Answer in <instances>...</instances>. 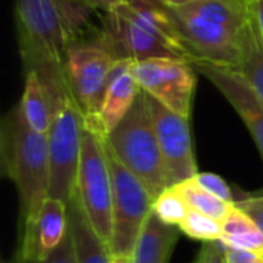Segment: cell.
I'll list each match as a JSON object with an SVG mask.
<instances>
[{"instance_id": "31", "label": "cell", "mask_w": 263, "mask_h": 263, "mask_svg": "<svg viewBox=\"0 0 263 263\" xmlns=\"http://www.w3.org/2000/svg\"><path fill=\"white\" fill-rule=\"evenodd\" d=\"M109 263H133L131 256H119V254H111Z\"/></svg>"}, {"instance_id": "6", "label": "cell", "mask_w": 263, "mask_h": 263, "mask_svg": "<svg viewBox=\"0 0 263 263\" xmlns=\"http://www.w3.org/2000/svg\"><path fill=\"white\" fill-rule=\"evenodd\" d=\"M76 194L92 228L109 247L112 237V176L105 137L85 123Z\"/></svg>"}, {"instance_id": "21", "label": "cell", "mask_w": 263, "mask_h": 263, "mask_svg": "<svg viewBox=\"0 0 263 263\" xmlns=\"http://www.w3.org/2000/svg\"><path fill=\"white\" fill-rule=\"evenodd\" d=\"M179 230L190 239L200 240L203 243L220 242L223 237L222 222H219L203 213L191 210V208H190L185 220L179 225Z\"/></svg>"}, {"instance_id": "35", "label": "cell", "mask_w": 263, "mask_h": 263, "mask_svg": "<svg viewBox=\"0 0 263 263\" xmlns=\"http://www.w3.org/2000/svg\"><path fill=\"white\" fill-rule=\"evenodd\" d=\"M23 263H28V262H26V260H25V259H23Z\"/></svg>"}, {"instance_id": "1", "label": "cell", "mask_w": 263, "mask_h": 263, "mask_svg": "<svg viewBox=\"0 0 263 263\" xmlns=\"http://www.w3.org/2000/svg\"><path fill=\"white\" fill-rule=\"evenodd\" d=\"M100 34L117 59L179 57L194 65L166 6L160 0H129L100 17Z\"/></svg>"}, {"instance_id": "13", "label": "cell", "mask_w": 263, "mask_h": 263, "mask_svg": "<svg viewBox=\"0 0 263 263\" xmlns=\"http://www.w3.org/2000/svg\"><path fill=\"white\" fill-rule=\"evenodd\" d=\"M69 230L68 205L48 197L40 210L20 227L18 253L28 263L46 259L65 239Z\"/></svg>"}, {"instance_id": "4", "label": "cell", "mask_w": 263, "mask_h": 263, "mask_svg": "<svg viewBox=\"0 0 263 263\" xmlns=\"http://www.w3.org/2000/svg\"><path fill=\"white\" fill-rule=\"evenodd\" d=\"M119 60L100 31L91 39L82 37L68 46L63 63L65 85L86 125L96 123L109 76Z\"/></svg>"}, {"instance_id": "22", "label": "cell", "mask_w": 263, "mask_h": 263, "mask_svg": "<svg viewBox=\"0 0 263 263\" xmlns=\"http://www.w3.org/2000/svg\"><path fill=\"white\" fill-rule=\"evenodd\" d=\"M190 211L188 203L180 196V193L174 188V185L168 186L163 193H160L153 203V213L166 225L177 227L185 220Z\"/></svg>"}, {"instance_id": "9", "label": "cell", "mask_w": 263, "mask_h": 263, "mask_svg": "<svg viewBox=\"0 0 263 263\" xmlns=\"http://www.w3.org/2000/svg\"><path fill=\"white\" fill-rule=\"evenodd\" d=\"M166 11L188 46L194 65L211 63L233 69L237 68L240 59V31H234L188 6H166Z\"/></svg>"}, {"instance_id": "14", "label": "cell", "mask_w": 263, "mask_h": 263, "mask_svg": "<svg viewBox=\"0 0 263 263\" xmlns=\"http://www.w3.org/2000/svg\"><path fill=\"white\" fill-rule=\"evenodd\" d=\"M133 62L134 60L129 59H120L116 63L109 76V82L96 123L86 125L83 122L86 126L96 129L102 136L109 134L120 123V120L133 108L140 92V86L133 74Z\"/></svg>"}, {"instance_id": "2", "label": "cell", "mask_w": 263, "mask_h": 263, "mask_svg": "<svg viewBox=\"0 0 263 263\" xmlns=\"http://www.w3.org/2000/svg\"><path fill=\"white\" fill-rule=\"evenodd\" d=\"M0 159L3 173L18 194L22 227L49 197V154L48 134L37 133L28 125L18 103L3 116Z\"/></svg>"}, {"instance_id": "18", "label": "cell", "mask_w": 263, "mask_h": 263, "mask_svg": "<svg viewBox=\"0 0 263 263\" xmlns=\"http://www.w3.org/2000/svg\"><path fill=\"white\" fill-rule=\"evenodd\" d=\"M263 100V37L257 20L248 8V17L240 29V59L236 68Z\"/></svg>"}, {"instance_id": "19", "label": "cell", "mask_w": 263, "mask_h": 263, "mask_svg": "<svg viewBox=\"0 0 263 263\" xmlns=\"http://www.w3.org/2000/svg\"><path fill=\"white\" fill-rule=\"evenodd\" d=\"M223 237L222 243L256 253L263 257V233L257 223L236 205L222 222Z\"/></svg>"}, {"instance_id": "26", "label": "cell", "mask_w": 263, "mask_h": 263, "mask_svg": "<svg viewBox=\"0 0 263 263\" xmlns=\"http://www.w3.org/2000/svg\"><path fill=\"white\" fill-rule=\"evenodd\" d=\"M222 243V242H220ZM223 247V253H225V262L227 263H263V257L247 251V250H240L227 243H222Z\"/></svg>"}, {"instance_id": "16", "label": "cell", "mask_w": 263, "mask_h": 263, "mask_svg": "<svg viewBox=\"0 0 263 263\" xmlns=\"http://www.w3.org/2000/svg\"><path fill=\"white\" fill-rule=\"evenodd\" d=\"M180 230L149 214L133 251V263H170Z\"/></svg>"}, {"instance_id": "3", "label": "cell", "mask_w": 263, "mask_h": 263, "mask_svg": "<svg viewBox=\"0 0 263 263\" xmlns=\"http://www.w3.org/2000/svg\"><path fill=\"white\" fill-rule=\"evenodd\" d=\"M103 137L114 156L145 183L154 199L171 186L145 91L140 89L128 114Z\"/></svg>"}, {"instance_id": "25", "label": "cell", "mask_w": 263, "mask_h": 263, "mask_svg": "<svg viewBox=\"0 0 263 263\" xmlns=\"http://www.w3.org/2000/svg\"><path fill=\"white\" fill-rule=\"evenodd\" d=\"M234 205L247 213L262 230L263 233V196H254V197H247L242 200H234Z\"/></svg>"}, {"instance_id": "28", "label": "cell", "mask_w": 263, "mask_h": 263, "mask_svg": "<svg viewBox=\"0 0 263 263\" xmlns=\"http://www.w3.org/2000/svg\"><path fill=\"white\" fill-rule=\"evenodd\" d=\"M91 9L96 11H103V12H109L117 9L119 6L128 3L129 0H83Z\"/></svg>"}, {"instance_id": "7", "label": "cell", "mask_w": 263, "mask_h": 263, "mask_svg": "<svg viewBox=\"0 0 263 263\" xmlns=\"http://www.w3.org/2000/svg\"><path fill=\"white\" fill-rule=\"evenodd\" d=\"M106 145V142H105ZM112 176V237L111 254L133 256L145 222L153 213L154 197L145 183L129 171L106 145Z\"/></svg>"}, {"instance_id": "33", "label": "cell", "mask_w": 263, "mask_h": 263, "mask_svg": "<svg viewBox=\"0 0 263 263\" xmlns=\"http://www.w3.org/2000/svg\"><path fill=\"white\" fill-rule=\"evenodd\" d=\"M193 263H200V260H199V257H197V259H196V260H194V262Z\"/></svg>"}, {"instance_id": "30", "label": "cell", "mask_w": 263, "mask_h": 263, "mask_svg": "<svg viewBox=\"0 0 263 263\" xmlns=\"http://www.w3.org/2000/svg\"><path fill=\"white\" fill-rule=\"evenodd\" d=\"M162 3H165L166 6H173V8H182V6H188L197 0H160Z\"/></svg>"}, {"instance_id": "24", "label": "cell", "mask_w": 263, "mask_h": 263, "mask_svg": "<svg viewBox=\"0 0 263 263\" xmlns=\"http://www.w3.org/2000/svg\"><path fill=\"white\" fill-rule=\"evenodd\" d=\"M35 263H77L71 230H68V233H66L65 239L62 240V243L46 259Z\"/></svg>"}, {"instance_id": "20", "label": "cell", "mask_w": 263, "mask_h": 263, "mask_svg": "<svg viewBox=\"0 0 263 263\" xmlns=\"http://www.w3.org/2000/svg\"><path fill=\"white\" fill-rule=\"evenodd\" d=\"M174 188L180 193V196L185 199V202L191 210L203 213L219 222H223L231 213V210L234 208V203L227 202L214 196L213 193L206 191L194 179H188L180 183H176Z\"/></svg>"}, {"instance_id": "32", "label": "cell", "mask_w": 263, "mask_h": 263, "mask_svg": "<svg viewBox=\"0 0 263 263\" xmlns=\"http://www.w3.org/2000/svg\"><path fill=\"white\" fill-rule=\"evenodd\" d=\"M233 2H240V3H247L245 0H233Z\"/></svg>"}, {"instance_id": "11", "label": "cell", "mask_w": 263, "mask_h": 263, "mask_svg": "<svg viewBox=\"0 0 263 263\" xmlns=\"http://www.w3.org/2000/svg\"><path fill=\"white\" fill-rule=\"evenodd\" d=\"M156 137L163 156L171 185L193 179L197 174L190 117L180 116L146 94Z\"/></svg>"}, {"instance_id": "29", "label": "cell", "mask_w": 263, "mask_h": 263, "mask_svg": "<svg viewBox=\"0 0 263 263\" xmlns=\"http://www.w3.org/2000/svg\"><path fill=\"white\" fill-rule=\"evenodd\" d=\"M248 8L251 9L253 15L256 17L257 25H259V29H260L263 37V0H253V2H250L248 3Z\"/></svg>"}, {"instance_id": "10", "label": "cell", "mask_w": 263, "mask_h": 263, "mask_svg": "<svg viewBox=\"0 0 263 263\" xmlns=\"http://www.w3.org/2000/svg\"><path fill=\"white\" fill-rule=\"evenodd\" d=\"M196 72L191 62L179 57H153L133 62V74L140 89L185 117H191Z\"/></svg>"}, {"instance_id": "17", "label": "cell", "mask_w": 263, "mask_h": 263, "mask_svg": "<svg viewBox=\"0 0 263 263\" xmlns=\"http://www.w3.org/2000/svg\"><path fill=\"white\" fill-rule=\"evenodd\" d=\"M18 106L34 131L48 134L57 111V103L37 71H25V86Z\"/></svg>"}, {"instance_id": "5", "label": "cell", "mask_w": 263, "mask_h": 263, "mask_svg": "<svg viewBox=\"0 0 263 263\" xmlns=\"http://www.w3.org/2000/svg\"><path fill=\"white\" fill-rule=\"evenodd\" d=\"M14 11L25 71L40 74L59 106L68 94L63 77L65 54L60 52L54 42L42 0H14Z\"/></svg>"}, {"instance_id": "8", "label": "cell", "mask_w": 263, "mask_h": 263, "mask_svg": "<svg viewBox=\"0 0 263 263\" xmlns=\"http://www.w3.org/2000/svg\"><path fill=\"white\" fill-rule=\"evenodd\" d=\"M83 116L69 92L57 106L48 131L49 154V197L69 203L77 188L82 154Z\"/></svg>"}, {"instance_id": "15", "label": "cell", "mask_w": 263, "mask_h": 263, "mask_svg": "<svg viewBox=\"0 0 263 263\" xmlns=\"http://www.w3.org/2000/svg\"><path fill=\"white\" fill-rule=\"evenodd\" d=\"M68 216L77 263H109L111 250L92 228L77 194L68 203Z\"/></svg>"}, {"instance_id": "23", "label": "cell", "mask_w": 263, "mask_h": 263, "mask_svg": "<svg viewBox=\"0 0 263 263\" xmlns=\"http://www.w3.org/2000/svg\"><path fill=\"white\" fill-rule=\"evenodd\" d=\"M202 188H205L206 191L213 193L214 196L227 200V202H231L234 203V199H233V193H231V188L228 186V183L217 174L214 173H197L194 177H193Z\"/></svg>"}, {"instance_id": "27", "label": "cell", "mask_w": 263, "mask_h": 263, "mask_svg": "<svg viewBox=\"0 0 263 263\" xmlns=\"http://www.w3.org/2000/svg\"><path fill=\"white\" fill-rule=\"evenodd\" d=\"M199 260L200 263H227L222 243L220 242L203 243L200 254H199Z\"/></svg>"}, {"instance_id": "12", "label": "cell", "mask_w": 263, "mask_h": 263, "mask_svg": "<svg viewBox=\"0 0 263 263\" xmlns=\"http://www.w3.org/2000/svg\"><path fill=\"white\" fill-rule=\"evenodd\" d=\"M194 66L196 71L208 79L237 111L263 160V100L259 94L250 86L243 76L233 68L211 63H196Z\"/></svg>"}, {"instance_id": "34", "label": "cell", "mask_w": 263, "mask_h": 263, "mask_svg": "<svg viewBox=\"0 0 263 263\" xmlns=\"http://www.w3.org/2000/svg\"><path fill=\"white\" fill-rule=\"evenodd\" d=\"M245 2H247V3H250V2H253V0H245Z\"/></svg>"}]
</instances>
